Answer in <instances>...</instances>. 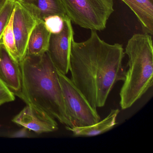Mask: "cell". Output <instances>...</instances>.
<instances>
[{
    "mask_svg": "<svg viewBox=\"0 0 153 153\" xmlns=\"http://www.w3.org/2000/svg\"><path fill=\"white\" fill-rule=\"evenodd\" d=\"M22 2L39 21L53 15H59L64 18L67 16L61 0H23Z\"/></svg>",
    "mask_w": 153,
    "mask_h": 153,
    "instance_id": "cell-10",
    "label": "cell"
},
{
    "mask_svg": "<svg viewBox=\"0 0 153 153\" xmlns=\"http://www.w3.org/2000/svg\"><path fill=\"white\" fill-rule=\"evenodd\" d=\"M38 22L36 17L26 6L20 1H16L13 29L20 62L26 55L29 36Z\"/></svg>",
    "mask_w": 153,
    "mask_h": 153,
    "instance_id": "cell-7",
    "label": "cell"
},
{
    "mask_svg": "<svg viewBox=\"0 0 153 153\" xmlns=\"http://www.w3.org/2000/svg\"><path fill=\"white\" fill-rule=\"evenodd\" d=\"M120 111L119 109H113L104 120L93 125L80 127L66 126V128L76 137L97 136L111 129L117 124L116 119Z\"/></svg>",
    "mask_w": 153,
    "mask_h": 153,
    "instance_id": "cell-12",
    "label": "cell"
},
{
    "mask_svg": "<svg viewBox=\"0 0 153 153\" xmlns=\"http://www.w3.org/2000/svg\"><path fill=\"white\" fill-rule=\"evenodd\" d=\"M51 35L43 22L39 21L29 36L26 55L40 56L46 52Z\"/></svg>",
    "mask_w": 153,
    "mask_h": 153,
    "instance_id": "cell-13",
    "label": "cell"
},
{
    "mask_svg": "<svg viewBox=\"0 0 153 153\" xmlns=\"http://www.w3.org/2000/svg\"><path fill=\"white\" fill-rule=\"evenodd\" d=\"M65 19L59 15H53L45 18L43 23L51 34H56L63 30L65 25Z\"/></svg>",
    "mask_w": 153,
    "mask_h": 153,
    "instance_id": "cell-16",
    "label": "cell"
},
{
    "mask_svg": "<svg viewBox=\"0 0 153 153\" xmlns=\"http://www.w3.org/2000/svg\"><path fill=\"white\" fill-rule=\"evenodd\" d=\"M16 1H23V0H16Z\"/></svg>",
    "mask_w": 153,
    "mask_h": 153,
    "instance_id": "cell-19",
    "label": "cell"
},
{
    "mask_svg": "<svg viewBox=\"0 0 153 153\" xmlns=\"http://www.w3.org/2000/svg\"><path fill=\"white\" fill-rule=\"evenodd\" d=\"M16 0H6L0 9V42L15 9Z\"/></svg>",
    "mask_w": 153,
    "mask_h": 153,
    "instance_id": "cell-15",
    "label": "cell"
},
{
    "mask_svg": "<svg viewBox=\"0 0 153 153\" xmlns=\"http://www.w3.org/2000/svg\"><path fill=\"white\" fill-rule=\"evenodd\" d=\"M58 74L67 115L73 127L89 126L99 121L101 118L97 110L92 107L71 79L58 71Z\"/></svg>",
    "mask_w": 153,
    "mask_h": 153,
    "instance_id": "cell-5",
    "label": "cell"
},
{
    "mask_svg": "<svg viewBox=\"0 0 153 153\" xmlns=\"http://www.w3.org/2000/svg\"><path fill=\"white\" fill-rule=\"evenodd\" d=\"M97 32L91 30L85 42L72 40L69 61L71 81L96 110L104 106L114 85L124 81L126 72L122 45L107 43Z\"/></svg>",
    "mask_w": 153,
    "mask_h": 153,
    "instance_id": "cell-1",
    "label": "cell"
},
{
    "mask_svg": "<svg viewBox=\"0 0 153 153\" xmlns=\"http://www.w3.org/2000/svg\"><path fill=\"white\" fill-rule=\"evenodd\" d=\"M71 23L87 29L103 31L114 11V0H61Z\"/></svg>",
    "mask_w": 153,
    "mask_h": 153,
    "instance_id": "cell-4",
    "label": "cell"
},
{
    "mask_svg": "<svg viewBox=\"0 0 153 153\" xmlns=\"http://www.w3.org/2000/svg\"><path fill=\"white\" fill-rule=\"evenodd\" d=\"M6 0H0V9L2 7L3 5H4Z\"/></svg>",
    "mask_w": 153,
    "mask_h": 153,
    "instance_id": "cell-18",
    "label": "cell"
},
{
    "mask_svg": "<svg viewBox=\"0 0 153 153\" xmlns=\"http://www.w3.org/2000/svg\"><path fill=\"white\" fill-rule=\"evenodd\" d=\"M124 53L128 58V68L120 94L122 110L131 107L153 86L152 36L134 34L128 41Z\"/></svg>",
    "mask_w": 153,
    "mask_h": 153,
    "instance_id": "cell-3",
    "label": "cell"
},
{
    "mask_svg": "<svg viewBox=\"0 0 153 153\" xmlns=\"http://www.w3.org/2000/svg\"><path fill=\"white\" fill-rule=\"evenodd\" d=\"M134 13L144 33L153 35V0H121Z\"/></svg>",
    "mask_w": 153,
    "mask_h": 153,
    "instance_id": "cell-11",
    "label": "cell"
},
{
    "mask_svg": "<svg viewBox=\"0 0 153 153\" xmlns=\"http://www.w3.org/2000/svg\"><path fill=\"white\" fill-rule=\"evenodd\" d=\"M74 35L72 23L67 17L63 30L59 34H51L50 36L47 53L57 70L65 75L69 71L71 45Z\"/></svg>",
    "mask_w": 153,
    "mask_h": 153,
    "instance_id": "cell-6",
    "label": "cell"
},
{
    "mask_svg": "<svg viewBox=\"0 0 153 153\" xmlns=\"http://www.w3.org/2000/svg\"><path fill=\"white\" fill-rule=\"evenodd\" d=\"M15 100V95L0 79V105Z\"/></svg>",
    "mask_w": 153,
    "mask_h": 153,
    "instance_id": "cell-17",
    "label": "cell"
},
{
    "mask_svg": "<svg viewBox=\"0 0 153 153\" xmlns=\"http://www.w3.org/2000/svg\"><path fill=\"white\" fill-rule=\"evenodd\" d=\"M13 15L14 11L7 27L4 30L1 41L12 58L19 63L20 62V58L17 49L15 36L13 32Z\"/></svg>",
    "mask_w": 153,
    "mask_h": 153,
    "instance_id": "cell-14",
    "label": "cell"
},
{
    "mask_svg": "<svg viewBox=\"0 0 153 153\" xmlns=\"http://www.w3.org/2000/svg\"><path fill=\"white\" fill-rule=\"evenodd\" d=\"M0 79L15 95L21 97L22 78L19 62L15 60L0 42Z\"/></svg>",
    "mask_w": 153,
    "mask_h": 153,
    "instance_id": "cell-9",
    "label": "cell"
},
{
    "mask_svg": "<svg viewBox=\"0 0 153 153\" xmlns=\"http://www.w3.org/2000/svg\"><path fill=\"white\" fill-rule=\"evenodd\" d=\"M12 122L38 134L53 132L59 129L54 118L31 104H27Z\"/></svg>",
    "mask_w": 153,
    "mask_h": 153,
    "instance_id": "cell-8",
    "label": "cell"
},
{
    "mask_svg": "<svg viewBox=\"0 0 153 153\" xmlns=\"http://www.w3.org/2000/svg\"><path fill=\"white\" fill-rule=\"evenodd\" d=\"M19 65L22 78L20 98L62 124L73 127L67 115L58 71L47 52L40 56L26 55Z\"/></svg>",
    "mask_w": 153,
    "mask_h": 153,
    "instance_id": "cell-2",
    "label": "cell"
}]
</instances>
